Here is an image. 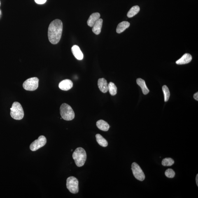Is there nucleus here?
<instances>
[{"instance_id":"obj_2","label":"nucleus","mask_w":198,"mask_h":198,"mask_svg":"<svg viewBox=\"0 0 198 198\" xmlns=\"http://www.w3.org/2000/svg\"><path fill=\"white\" fill-rule=\"evenodd\" d=\"M72 157L76 165L78 167H81L85 164L86 160V153L84 149L79 147L73 152Z\"/></svg>"},{"instance_id":"obj_27","label":"nucleus","mask_w":198,"mask_h":198,"mask_svg":"<svg viewBox=\"0 0 198 198\" xmlns=\"http://www.w3.org/2000/svg\"><path fill=\"white\" fill-rule=\"evenodd\" d=\"M0 6H1V2H0Z\"/></svg>"},{"instance_id":"obj_12","label":"nucleus","mask_w":198,"mask_h":198,"mask_svg":"<svg viewBox=\"0 0 198 198\" xmlns=\"http://www.w3.org/2000/svg\"><path fill=\"white\" fill-rule=\"evenodd\" d=\"M192 59V55L190 54L186 53L183 55L181 58L178 59L176 62L177 64L183 65L188 64L191 61Z\"/></svg>"},{"instance_id":"obj_20","label":"nucleus","mask_w":198,"mask_h":198,"mask_svg":"<svg viewBox=\"0 0 198 198\" xmlns=\"http://www.w3.org/2000/svg\"><path fill=\"white\" fill-rule=\"evenodd\" d=\"M108 90L109 91L110 94L112 96H114L116 94L117 88L114 83L112 82L109 83Z\"/></svg>"},{"instance_id":"obj_17","label":"nucleus","mask_w":198,"mask_h":198,"mask_svg":"<svg viewBox=\"0 0 198 198\" xmlns=\"http://www.w3.org/2000/svg\"><path fill=\"white\" fill-rule=\"evenodd\" d=\"M136 83L141 87L143 94L146 95L149 92V90L147 87L145 80L143 79L138 78L136 80Z\"/></svg>"},{"instance_id":"obj_4","label":"nucleus","mask_w":198,"mask_h":198,"mask_svg":"<svg viewBox=\"0 0 198 198\" xmlns=\"http://www.w3.org/2000/svg\"><path fill=\"white\" fill-rule=\"evenodd\" d=\"M60 113L61 117L64 120L71 121L75 118V113L72 108L66 103L61 105L60 108Z\"/></svg>"},{"instance_id":"obj_23","label":"nucleus","mask_w":198,"mask_h":198,"mask_svg":"<svg viewBox=\"0 0 198 198\" xmlns=\"http://www.w3.org/2000/svg\"><path fill=\"white\" fill-rule=\"evenodd\" d=\"M165 174L167 177L171 178L174 177L176 175L173 169H170L166 170Z\"/></svg>"},{"instance_id":"obj_5","label":"nucleus","mask_w":198,"mask_h":198,"mask_svg":"<svg viewBox=\"0 0 198 198\" xmlns=\"http://www.w3.org/2000/svg\"><path fill=\"white\" fill-rule=\"evenodd\" d=\"M39 80L36 77L28 79L23 84V87L25 90L34 91L38 88Z\"/></svg>"},{"instance_id":"obj_10","label":"nucleus","mask_w":198,"mask_h":198,"mask_svg":"<svg viewBox=\"0 0 198 198\" xmlns=\"http://www.w3.org/2000/svg\"><path fill=\"white\" fill-rule=\"evenodd\" d=\"M98 85L100 90L103 93H106L108 91V82L104 78H100L98 80Z\"/></svg>"},{"instance_id":"obj_28","label":"nucleus","mask_w":198,"mask_h":198,"mask_svg":"<svg viewBox=\"0 0 198 198\" xmlns=\"http://www.w3.org/2000/svg\"><path fill=\"white\" fill-rule=\"evenodd\" d=\"M0 14H1V11H0Z\"/></svg>"},{"instance_id":"obj_15","label":"nucleus","mask_w":198,"mask_h":198,"mask_svg":"<svg viewBox=\"0 0 198 198\" xmlns=\"http://www.w3.org/2000/svg\"><path fill=\"white\" fill-rule=\"evenodd\" d=\"M96 125L99 129L104 131H108L110 127L109 124L108 122L102 120L98 121L96 123Z\"/></svg>"},{"instance_id":"obj_11","label":"nucleus","mask_w":198,"mask_h":198,"mask_svg":"<svg viewBox=\"0 0 198 198\" xmlns=\"http://www.w3.org/2000/svg\"><path fill=\"white\" fill-rule=\"evenodd\" d=\"M71 50L73 55L77 59L81 60L83 59V54L78 45H73L72 47Z\"/></svg>"},{"instance_id":"obj_26","label":"nucleus","mask_w":198,"mask_h":198,"mask_svg":"<svg viewBox=\"0 0 198 198\" xmlns=\"http://www.w3.org/2000/svg\"><path fill=\"white\" fill-rule=\"evenodd\" d=\"M196 183L197 184V186H198V174H197V176H196Z\"/></svg>"},{"instance_id":"obj_6","label":"nucleus","mask_w":198,"mask_h":198,"mask_svg":"<svg viewBox=\"0 0 198 198\" xmlns=\"http://www.w3.org/2000/svg\"><path fill=\"white\" fill-rule=\"evenodd\" d=\"M66 187L69 191L73 194L79 192V181L74 176H70L66 180Z\"/></svg>"},{"instance_id":"obj_1","label":"nucleus","mask_w":198,"mask_h":198,"mask_svg":"<svg viewBox=\"0 0 198 198\" xmlns=\"http://www.w3.org/2000/svg\"><path fill=\"white\" fill-rule=\"evenodd\" d=\"M63 30L62 21L56 19L52 21L49 26L48 36L49 41L52 44L58 43L61 39Z\"/></svg>"},{"instance_id":"obj_16","label":"nucleus","mask_w":198,"mask_h":198,"mask_svg":"<svg viewBox=\"0 0 198 198\" xmlns=\"http://www.w3.org/2000/svg\"><path fill=\"white\" fill-rule=\"evenodd\" d=\"M130 26V23L128 22L124 21L120 23L117 25L116 29V32L118 34L123 32L126 29L128 28Z\"/></svg>"},{"instance_id":"obj_14","label":"nucleus","mask_w":198,"mask_h":198,"mask_svg":"<svg viewBox=\"0 0 198 198\" xmlns=\"http://www.w3.org/2000/svg\"><path fill=\"white\" fill-rule=\"evenodd\" d=\"M103 20L102 19L99 18L93 26L92 31L95 34L98 35L100 34L102 27V26Z\"/></svg>"},{"instance_id":"obj_24","label":"nucleus","mask_w":198,"mask_h":198,"mask_svg":"<svg viewBox=\"0 0 198 198\" xmlns=\"http://www.w3.org/2000/svg\"><path fill=\"white\" fill-rule=\"evenodd\" d=\"M35 1L38 4H43L46 2L47 0H35Z\"/></svg>"},{"instance_id":"obj_7","label":"nucleus","mask_w":198,"mask_h":198,"mask_svg":"<svg viewBox=\"0 0 198 198\" xmlns=\"http://www.w3.org/2000/svg\"><path fill=\"white\" fill-rule=\"evenodd\" d=\"M131 169L133 175L136 179L141 181L144 180L145 178L144 173L139 165L135 162L133 163L131 165Z\"/></svg>"},{"instance_id":"obj_13","label":"nucleus","mask_w":198,"mask_h":198,"mask_svg":"<svg viewBox=\"0 0 198 198\" xmlns=\"http://www.w3.org/2000/svg\"><path fill=\"white\" fill-rule=\"evenodd\" d=\"M100 15L99 13H92L89 17L87 24L89 27H92L97 21L99 19Z\"/></svg>"},{"instance_id":"obj_25","label":"nucleus","mask_w":198,"mask_h":198,"mask_svg":"<svg viewBox=\"0 0 198 198\" xmlns=\"http://www.w3.org/2000/svg\"><path fill=\"white\" fill-rule=\"evenodd\" d=\"M193 97L196 100L198 101V92H196L193 95Z\"/></svg>"},{"instance_id":"obj_21","label":"nucleus","mask_w":198,"mask_h":198,"mask_svg":"<svg viewBox=\"0 0 198 198\" xmlns=\"http://www.w3.org/2000/svg\"><path fill=\"white\" fill-rule=\"evenodd\" d=\"M162 90L163 92L164 101L167 102L169 100L170 97V92L169 88L166 85L163 86Z\"/></svg>"},{"instance_id":"obj_9","label":"nucleus","mask_w":198,"mask_h":198,"mask_svg":"<svg viewBox=\"0 0 198 198\" xmlns=\"http://www.w3.org/2000/svg\"><path fill=\"white\" fill-rule=\"evenodd\" d=\"M73 83L72 81L69 79H65L61 81L59 84V88L61 90L68 91L72 88Z\"/></svg>"},{"instance_id":"obj_22","label":"nucleus","mask_w":198,"mask_h":198,"mask_svg":"<svg viewBox=\"0 0 198 198\" xmlns=\"http://www.w3.org/2000/svg\"><path fill=\"white\" fill-rule=\"evenodd\" d=\"M174 163V161L171 158H166L163 159L162 164L164 166H170Z\"/></svg>"},{"instance_id":"obj_3","label":"nucleus","mask_w":198,"mask_h":198,"mask_svg":"<svg viewBox=\"0 0 198 198\" xmlns=\"http://www.w3.org/2000/svg\"><path fill=\"white\" fill-rule=\"evenodd\" d=\"M24 111L20 103L14 102L10 108V115L12 118L16 120L22 119L24 117Z\"/></svg>"},{"instance_id":"obj_19","label":"nucleus","mask_w":198,"mask_h":198,"mask_svg":"<svg viewBox=\"0 0 198 198\" xmlns=\"http://www.w3.org/2000/svg\"><path fill=\"white\" fill-rule=\"evenodd\" d=\"M140 8L139 6H135L132 7L131 9L128 12L127 14V17L129 18H131L139 12Z\"/></svg>"},{"instance_id":"obj_18","label":"nucleus","mask_w":198,"mask_h":198,"mask_svg":"<svg viewBox=\"0 0 198 198\" xmlns=\"http://www.w3.org/2000/svg\"><path fill=\"white\" fill-rule=\"evenodd\" d=\"M96 136L98 143L100 146L104 147H106L108 146V142L100 134H96Z\"/></svg>"},{"instance_id":"obj_8","label":"nucleus","mask_w":198,"mask_h":198,"mask_svg":"<svg viewBox=\"0 0 198 198\" xmlns=\"http://www.w3.org/2000/svg\"><path fill=\"white\" fill-rule=\"evenodd\" d=\"M47 143L46 138L44 136H41L38 139L35 140L30 145V149L32 151H35L44 146Z\"/></svg>"}]
</instances>
